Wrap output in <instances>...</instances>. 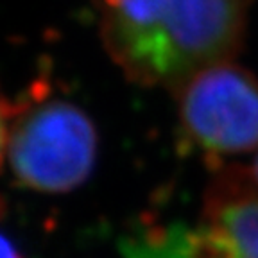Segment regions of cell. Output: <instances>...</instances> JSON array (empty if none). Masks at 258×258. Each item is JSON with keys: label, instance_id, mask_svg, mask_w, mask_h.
Segmentation results:
<instances>
[{"label": "cell", "instance_id": "6da1fadb", "mask_svg": "<svg viewBox=\"0 0 258 258\" xmlns=\"http://www.w3.org/2000/svg\"><path fill=\"white\" fill-rule=\"evenodd\" d=\"M101 38L129 81L177 90L230 61L244 38L251 0H95Z\"/></svg>", "mask_w": 258, "mask_h": 258}, {"label": "cell", "instance_id": "7a4b0ae2", "mask_svg": "<svg viewBox=\"0 0 258 258\" xmlns=\"http://www.w3.org/2000/svg\"><path fill=\"white\" fill-rule=\"evenodd\" d=\"M41 85L4 101L2 153L16 183L40 192L83 185L95 163L97 135L74 102L50 97Z\"/></svg>", "mask_w": 258, "mask_h": 258}, {"label": "cell", "instance_id": "3957f363", "mask_svg": "<svg viewBox=\"0 0 258 258\" xmlns=\"http://www.w3.org/2000/svg\"><path fill=\"white\" fill-rule=\"evenodd\" d=\"M174 92L183 131L203 153L221 158L258 147V79L246 69L222 61Z\"/></svg>", "mask_w": 258, "mask_h": 258}, {"label": "cell", "instance_id": "277c9868", "mask_svg": "<svg viewBox=\"0 0 258 258\" xmlns=\"http://www.w3.org/2000/svg\"><path fill=\"white\" fill-rule=\"evenodd\" d=\"M192 258H258V190L244 172H228L210 188Z\"/></svg>", "mask_w": 258, "mask_h": 258}, {"label": "cell", "instance_id": "5b68a950", "mask_svg": "<svg viewBox=\"0 0 258 258\" xmlns=\"http://www.w3.org/2000/svg\"><path fill=\"white\" fill-rule=\"evenodd\" d=\"M2 258H24L20 249H18V246H16L8 235H4V238H2Z\"/></svg>", "mask_w": 258, "mask_h": 258}, {"label": "cell", "instance_id": "8992f818", "mask_svg": "<svg viewBox=\"0 0 258 258\" xmlns=\"http://www.w3.org/2000/svg\"><path fill=\"white\" fill-rule=\"evenodd\" d=\"M244 174H246L247 181L251 183V186H253L254 190H258V153H256V156H254L251 169L247 170V172H244Z\"/></svg>", "mask_w": 258, "mask_h": 258}]
</instances>
